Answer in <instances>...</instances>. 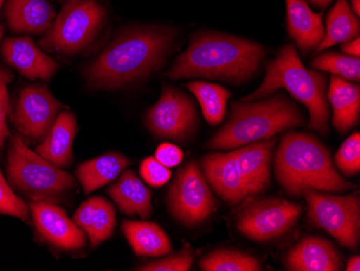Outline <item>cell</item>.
<instances>
[{"label":"cell","mask_w":360,"mask_h":271,"mask_svg":"<svg viewBox=\"0 0 360 271\" xmlns=\"http://www.w3.org/2000/svg\"><path fill=\"white\" fill-rule=\"evenodd\" d=\"M172 28L141 27L119 34L86 68V79L94 89L121 88L159 70L173 49Z\"/></svg>","instance_id":"6da1fadb"},{"label":"cell","mask_w":360,"mask_h":271,"mask_svg":"<svg viewBox=\"0 0 360 271\" xmlns=\"http://www.w3.org/2000/svg\"><path fill=\"white\" fill-rule=\"evenodd\" d=\"M266 52L256 42L207 32L192 38L167 77L172 80L200 77L240 84L256 74Z\"/></svg>","instance_id":"7a4b0ae2"},{"label":"cell","mask_w":360,"mask_h":271,"mask_svg":"<svg viewBox=\"0 0 360 271\" xmlns=\"http://www.w3.org/2000/svg\"><path fill=\"white\" fill-rule=\"evenodd\" d=\"M274 170L277 182L291 197H300L307 189L340 194L357 187L340 175L327 147L309 133L285 134Z\"/></svg>","instance_id":"3957f363"},{"label":"cell","mask_w":360,"mask_h":271,"mask_svg":"<svg viewBox=\"0 0 360 271\" xmlns=\"http://www.w3.org/2000/svg\"><path fill=\"white\" fill-rule=\"evenodd\" d=\"M281 88L286 89L307 107L311 129L323 137L328 134L330 111L326 95V77L316 70L305 68L293 44L283 46L276 58L269 61L261 86L240 102L261 100Z\"/></svg>","instance_id":"277c9868"},{"label":"cell","mask_w":360,"mask_h":271,"mask_svg":"<svg viewBox=\"0 0 360 271\" xmlns=\"http://www.w3.org/2000/svg\"><path fill=\"white\" fill-rule=\"evenodd\" d=\"M305 122L303 113L282 93L260 102L234 103L228 122L210 139L207 146L220 151L238 149L272 139L277 133L302 127Z\"/></svg>","instance_id":"5b68a950"},{"label":"cell","mask_w":360,"mask_h":271,"mask_svg":"<svg viewBox=\"0 0 360 271\" xmlns=\"http://www.w3.org/2000/svg\"><path fill=\"white\" fill-rule=\"evenodd\" d=\"M7 172L12 186L32 201L62 203L76 187L72 175L30 151L16 135L10 141Z\"/></svg>","instance_id":"8992f818"},{"label":"cell","mask_w":360,"mask_h":271,"mask_svg":"<svg viewBox=\"0 0 360 271\" xmlns=\"http://www.w3.org/2000/svg\"><path fill=\"white\" fill-rule=\"evenodd\" d=\"M106 18V9L96 0H68L39 44L49 51L74 56L96 38Z\"/></svg>","instance_id":"52a82bcc"},{"label":"cell","mask_w":360,"mask_h":271,"mask_svg":"<svg viewBox=\"0 0 360 271\" xmlns=\"http://www.w3.org/2000/svg\"><path fill=\"white\" fill-rule=\"evenodd\" d=\"M302 196L307 200V218L312 225L326 230L345 248L349 250L357 248L360 234L358 191L339 197L307 189Z\"/></svg>","instance_id":"ba28073f"},{"label":"cell","mask_w":360,"mask_h":271,"mask_svg":"<svg viewBox=\"0 0 360 271\" xmlns=\"http://www.w3.org/2000/svg\"><path fill=\"white\" fill-rule=\"evenodd\" d=\"M302 213V206L281 198L250 202L238 214L236 228L252 241H270L288 232Z\"/></svg>","instance_id":"9c48e42d"},{"label":"cell","mask_w":360,"mask_h":271,"mask_svg":"<svg viewBox=\"0 0 360 271\" xmlns=\"http://www.w3.org/2000/svg\"><path fill=\"white\" fill-rule=\"evenodd\" d=\"M167 204L172 215L186 226L201 224L217 210L205 177L194 161L178 172Z\"/></svg>","instance_id":"30bf717a"},{"label":"cell","mask_w":360,"mask_h":271,"mask_svg":"<svg viewBox=\"0 0 360 271\" xmlns=\"http://www.w3.org/2000/svg\"><path fill=\"white\" fill-rule=\"evenodd\" d=\"M198 125L191 99L177 89L165 86L161 98L146 114V125L160 139L185 141Z\"/></svg>","instance_id":"8fae6325"},{"label":"cell","mask_w":360,"mask_h":271,"mask_svg":"<svg viewBox=\"0 0 360 271\" xmlns=\"http://www.w3.org/2000/svg\"><path fill=\"white\" fill-rule=\"evenodd\" d=\"M63 108L54 95L44 84L22 89L14 109V125L30 141H41L51 130L56 117Z\"/></svg>","instance_id":"7c38bea8"},{"label":"cell","mask_w":360,"mask_h":271,"mask_svg":"<svg viewBox=\"0 0 360 271\" xmlns=\"http://www.w3.org/2000/svg\"><path fill=\"white\" fill-rule=\"evenodd\" d=\"M36 229L44 241L64 251H75L84 248L86 237L74 220L56 203L32 201L30 203Z\"/></svg>","instance_id":"4fadbf2b"},{"label":"cell","mask_w":360,"mask_h":271,"mask_svg":"<svg viewBox=\"0 0 360 271\" xmlns=\"http://www.w3.org/2000/svg\"><path fill=\"white\" fill-rule=\"evenodd\" d=\"M204 177L216 194L228 203H240L248 193L233 151L208 153L201 160Z\"/></svg>","instance_id":"5bb4252c"},{"label":"cell","mask_w":360,"mask_h":271,"mask_svg":"<svg viewBox=\"0 0 360 271\" xmlns=\"http://www.w3.org/2000/svg\"><path fill=\"white\" fill-rule=\"evenodd\" d=\"M4 60L26 78L50 80L58 70V63L38 49L30 37L7 38L1 46Z\"/></svg>","instance_id":"9a60e30c"},{"label":"cell","mask_w":360,"mask_h":271,"mask_svg":"<svg viewBox=\"0 0 360 271\" xmlns=\"http://www.w3.org/2000/svg\"><path fill=\"white\" fill-rule=\"evenodd\" d=\"M285 266L291 271H339L342 269V258L339 251L328 240L305 237L289 251Z\"/></svg>","instance_id":"2e32d148"},{"label":"cell","mask_w":360,"mask_h":271,"mask_svg":"<svg viewBox=\"0 0 360 271\" xmlns=\"http://www.w3.org/2000/svg\"><path fill=\"white\" fill-rule=\"evenodd\" d=\"M275 139L254 141L233 151L248 195L264 193L270 186L271 159Z\"/></svg>","instance_id":"e0dca14e"},{"label":"cell","mask_w":360,"mask_h":271,"mask_svg":"<svg viewBox=\"0 0 360 271\" xmlns=\"http://www.w3.org/2000/svg\"><path fill=\"white\" fill-rule=\"evenodd\" d=\"M8 26L15 33H46L56 18L48 0H8L5 9Z\"/></svg>","instance_id":"ac0fdd59"},{"label":"cell","mask_w":360,"mask_h":271,"mask_svg":"<svg viewBox=\"0 0 360 271\" xmlns=\"http://www.w3.org/2000/svg\"><path fill=\"white\" fill-rule=\"evenodd\" d=\"M78 127L76 118L70 111H60L56 117L51 130L36 151L56 167L68 168L74 161L72 143Z\"/></svg>","instance_id":"d6986e66"},{"label":"cell","mask_w":360,"mask_h":271,"mask_svg":"<svg viewBox=\"0 0 360 271\" xmlns=\"http://www.w3.org/2000/svg\"><path fill=\"white\" fill-rule=\"evenodd\" d=\"M287 25L303 53L316 50L325 36L323 14L314 13L304 0H286Z\"/></svg>","instance_id":"ffe728a7"},{"label":"cell","mask_w":360,"mask_h":271,"mask_svg":"<svg viewBox=\"0 0 360 271\" xmlns=\"http://www.w3.org/2000/svg\"><path fill=\"white\" fill-rule=\"evenodd\" d=\"M72 220L88 234L91 246H97L113 234L117 224L116 210L105 198H91L79 206Z\"/></svg>","instance_id":"44dd1931"},{"label":"cell","mask_w":360,"mask_h":271,"mask_svg":"<svg viewBox=\"0 0 360 271\" xmlns=\"http://www.w3.org/2000/svg\"><path fill=\"white\" fill-rule=\"evenodd\" d=\"M327 98L333 109V127L339 132L347 133L357 125L360 111L359 86L333 75Z\"/></svg>","instance_id":"7402d4cb"},{"label":"cell","mask_w":360,"mask_h":271,"mask_svg":"<svg viewBox=\"0 0 360 271\" xmlns=\"http://www.w3.org/2000/svg\"><path fill=\"white\" fill-rule=\"evenodd\" d=\"M108 194L123 213L139 215L141 218H150L153 194L132 170L125 171L120 179L109 188Z\"/></svg>","instance_id":"603a6c76"},{"label":"cell","mask_w":360,"mask_h":271,"mask_svg":"<svg viewBox=\"0 0 360 271\" xmlns=\"http://www.w3.org/2000/svg\"><path fill=\"white\" fill-rule=\"evenodd\" d=\"M122 229L137 256L160 258L172 252L169 236L155 222L124 220Z\"/></svg>","instance_id":"cb8c5ba5"},{"label":"cell","mask_w":360,"mask_h":271,"mask_svg":"<svg viewBox=\"0 0 360 271\" xmlns=\"http://www.w3.org/2000/svg\"><path fill=\"white\" fill-rule=\"evenodd\" d=\"M131 165V160L118 153H109L79 165L76 174L86 195L116 179Z\"/></svg>","instance_id":"d4e9b609"},{"label":"cell","mask_w":360,"mask_h":271,"mask_svg":"<svg viewBox=\"0 0 360 271\" xmlns=\"http://www.w3.org/2000/svg\"><path fill=\"white\" fill-rule=\"evenodd\" d=\"M359 30L358 18L354 15L347 0H338L327 17L325 36L316 48V53L353 40L359 36Z\"/></svg>","instance_id":"484cf974"},{"label":"cell","mask_w":360,"mask_h":271,"mask_svg":"<svg viewBox=\"0 0 360 271\" xmlns=\"http://www.w3.org/2000/svg\"><path fill=\"white\" fill-rule=\"evenodd\" d=\"M187 88L195 95L201 104L204 117L210 125H219L226 116V102L231 93L215 84L192 82Z\"/></svg>","instance_id":"4316f807"},{"label":"cell","mask_w":360,"mask_h":271,"mask_svg":"<svg viewBox=\"0 0 360 271\" xmlns=\"http://www.w3.org/2000/svg\"><path fill=\"white\" fill-rule=\"evenodd\" d=\"M204 271H260V260L248 253L233 248L212 251L199 264Z\"/></svg>","instance_id":"83f0119b"},{"label":"cell","mask_w":360,"mask_h":271,"mask_svg":"<svg viewBox=\"0 0 360 271\" xmlns=\"http://www.w3.org/2000/svg\"><path fill=\"white\" fill-rule=\"evenodd\" d=\"M312 68L317 70L331 73L340 78L347 79L351 82H359V58L347 56V54L328 53L321 54L313 60Z\"/></svg>","instance_id":"f1b7e54d"},{"label":"cell","mask_w":360,"mask_h":271,"mask_svg":"<svg viewBox=\"0 0 360 271\" xmlns=\"http://www.w3.org/2000/svg\"><path fill=\"white\" fill-rule=\"evenodd\" d=\"M340 171L347 177H353L360 170V134L353 133L343 141L335 158Z\"/></svg>","instance_id":"f546056e"},{"label":"cell","mask_w":360,"mask_h":271,"mask_svg":"<svg viewBox=\"0 0 360 271\" xmlns=\"http://www.w3.org/2000/svg\"><path fill=\"white\" fill-rule=\"evenodd\" d=\"M194 255L190 244H186L183 250L176 254L169 255L161 260H153L139 267L141 271H188L193 264Z\"/></svg>","instance_id":"4dcf8cb0"},{"label":"cell","mask_w":360,"mask_h":271,"mask_svg":"<svg viewBox=\"0 0 360 271\" xmlns=\"http://www.w3.org/2000/svg\"><path fill=\"white\" fill-rule=\"evenodd\" d=\"M0 214L13 216L22 220L30 218L25 202L12 191L0 170Z\"/></svg>","instance_id":"1f68e13d"},{"label":"cell","mask_w":360,"mask_h":271,"mask_svg":"<svg viewBox=\"0 0 360 271\" xmlns=\"http://www.w3.org/2000/svg\"><path fill=\"white\" fill-rule=\"evenodd\" d=\"M143 181L153 187H161L171 179L172 172L167 167L160 163L155 157L143 159L139 168Z\"/></svg>","instance_id":"d6a6232c"},{"label":"cell","mask_w":360,"mask_h":271,"mask_svg":"<svg viewBox=\"0 0 360 271\" xmlns=\"http://www.w3.org/2000/svg\"><path fill=\"white\" fill-rule=\"evenodd\" d=\"M12 79H13L12 73L0 66V149H3L6 139L9 135L6 117L9 108L8 84L12 82Z\"/></svg>","instance_id":"836d02e7"},{"label":"cell","mask_w":360,"mask_h":271,"mask_svg":"<svg viewBox=\"0 0 360 271\" xmlns=\"http://www.w3.org/2000/svg\"><path fill=\"white\" fill-rule=\"evenodd\" d=\"M155 159L167 168L177 167L184 159V153L179 147L169 143L160 145L155 151Z\"/></svg>","instance_id":"e575fe53"},{"label":"cell","mask_w":360,"mask_h":271,"mask_svg":"<svg viewBox=\"0 0 360 271\" xmlns=\"http://www.w3.org/2000/svg\"><path fill=\"white\" fill-rule=\"evenodd\" d=\"M342 51L345 52L347 56H354V58H359L360 56V39L359 36L354 38L353 40L345 42L341 46Z\"/></svg>","instance_id":"d590c367"},{"label":"cell","mask_w":360,"mask_h":271,"mask_svg":"<svg viewBox=\"0 0 360 271\" xmlns=\"http://www.w3.org/2000/svg\"><path fill=\"white\" fill-rule=\"evenodd\" d=\"M347 271H359L360 270V258L358 255L349 258L347 265Z\"/></svg>","instance_id":"8d00e7d4"},{"label":"cell","mask_w":360,"mask_h":271,"mask_svg":"<svg viewBox=\"0 0 360 271\" xmlns=\"http://www.w3.org/2000/svg\"><path fill=\"white\" fill-rule=\"evenodd\" d=\"M307 1L317 6V7H326L328 4H330L331 0H307Z\"/></svg>","instance_id":"74e56055"},{"label":"cell","mask_w":360,"mask_h":271,"mask_svg":"<svg viewBox=\"0 0 360 271\" xmlns=\"http://www.w3.org/2000/svg\"><path fill=\"white\" fill-rule=\"evenodd\" d=\"M352 6H353L354 11H355L356 15L359 17L360 14V0H352Z\"/></svg>","instance_id":"f35d334b"},{"label":"cell","mask_w":360,"mask_h":271,"mask_svg":"<svg viewBox=\"0 0 360 271\" xmlns=\"http://www.w3.org/2000/svg\"><path fill=\"white\" fill-rule=\"evenodd\" d=\"M4 36V26L0 24V40L3 38Z\"/></svg>","instance_id":"ab89813d"},{"label":"cell","mask_w":360,"mask_h":271,"mask_svg":"<svg viewBox=\"0 0 360 271\" xmlns=\"http://www.w3.org/2000/svg\"><path fill=\"white\" fill-rule=\"evenodd\" d=\"M4 3H5V0H0V9L3 7Z\"/></svg>","instance_id":"60d3db41"}]
</instances>
